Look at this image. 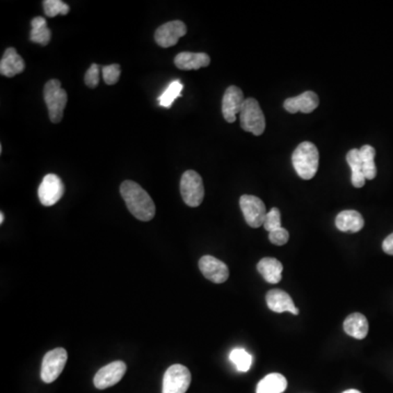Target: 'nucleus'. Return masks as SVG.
I'll return each instance as SVG.
<instances>
[{
  "label": "nucleus",
  "mask_w": 393,
  "mask_h": 393,
  "mask_svg": "<svg viewBox=\"0 0 393 393\" xmlns=\"http://www.w3.org/2000/svg\"><path fill=\"white\" fill-rule=\"evenodd\" d=\"M239 206L245 221L250 227L258 229L264 225L268 212L262 199L255 195H243L239 199Z\"/></svg>",
  "instance_id": "obj_8"
},
{
  "label": "nucleus",
  "mask_w": 393,
  "mask_h": 393,
  "mask_svg": "<svg viewBox=\"0 0 393 393\" xmlns=\"http://www.w3.org/2000/svg\"><path fill=\"white\" fill-rule=\"evenodd\" d=\"M245 97L239 86H231L226 89L222 99V114L227 122H234L236 116L241 113Z\"/></svg>",
  "instance_id": "obj_13"
},
{
  "label": "nucleus",
  "mask_w": 393,
  "mask_h": 393,
  "mask_svg": "<svg viewBox=\"0 0 393 393\" xmlns=\"http://www.w3.org/2000/svg\"><path fill=\"white\" fill-rule=\"evenodd\" d=\"M102 74H103L105 83L109 86H114L120 78V66L118 64H113L102 67Z\"/></svg>",
  "instance_id": "obj_29"
},
{
  "label": "nucleus",
  "mask_w": 393,
  "mask_h": 393,
  "mask_svg": "<svg viewBox=\"0 0 393 393\" xmlns=\"http://www.w3.org/2000/svg\"><path fill=\"white\" fill-rule=\"evenodd\" d=\"M51 38V32L47 26L45 18L35 17L33 20L31 21V42L46 46L49 45Z\"/></svg>",
  "instance_id": "obj_23"
},
{
  "label": "nucleus",
  "mask_w": 393,
  "mask_h": 393,
  "mask_svg": "<svg viewBox=\"0 0 393 393\" xmlns=\"http://www.w3.org/2000/svg\"><path fill=\"white\" fill-rule=\"evenodd\" d=\"M342 393H362V392H360V391L358 390H355V389H350V390L344 391V392Z\"/></svg>",
  "instance_id": "obj_33"
},
{
  "label": "nucleus",
  "mask_w": 393,
  "mask_h": 393,
  "mask_svg": "<svg viewBox=\"0 0 393 393\" xmlns=\"http://www.w3.org/2000/svg\"><path fill=\"white\" fill-rule=\"evenodd\" d=\"M127 371V366L122 360H117L109 365L104 366L97 371L94 377V386L99 390L115 386L120 383L124 377L125 373Z\"/></svg>",
  "instance_id": "obj_11"
},
{
  "label": "nucleus",
  "mask_w": 393,
  "mask_h": 393,
  "mask_svg": "<svg viewBox=\"0 0 393 393\" xmlns=\"http://www.w3.org/2000/svg\"><path fill=\"white\" fill-rule=\"evenodd\" d=\"M67 360H68V353L65 348H55L46 353L42 363V380L45 383H51L56 380L64 371Z\"/></svg>",
  "instance_id": "obj_6"
},
{
  "label": "nucleus",
  "mask_w": 393,
  "mask_h": 393,
  "mask_svg": "<svg viewBox=\"0 0 393 393\" xmlns=\"http://www.w3.org/2000/svg\"><path fill=\"white\" fill-rule=\"evenodd\" d=\"M266 305L272 312L282 314V312H289L293 314H300V310L295 307L292 297L289 296L287 292L282 289H271L266 293Z\"/></svg>",
  "instance_id": "obj_15"
},
{
  "label": "nucleus",
  "mask_w": 393,
  "mask_h": 393,
  "mask_svg": "<svg viewBox=\"0 0 393 393\" xmlns=\"http://www.w3.org/2000/svg\"><path fill=\"white\" fill-rule=\"evenodd\" d=\"M210 56L206 53L183 51L175 57V66L180 70H198L210 65Z\"/></svg>",
  "instance_id": "obj_16"
},
{
  "label": "nucleus",
  "mask_w": 393,
  "mask_h": 393,
  "mask_svg": "<svg viewBox=\"0 0 393 393\" xmlns=\"http://www.w3.org/2000/svg\"><path fill=\"white\" fill-rule=\"evenodd\" d=\"M292 162L297 175L302 179H312L319 166V151L317 147L308 141L300 143L293 152Z\"/></svg>",
  "instance_id": "obj_2"
},
{
  "label": "nucleus",
  "mask_w": 393,
  "mask_h": 393,
  "mask_svg": "<svg viewBox=\"0 0 393 393\" xmlns=\"http://www.w3.org/2000/svg\"><path fill=\"white\" fill-rule=\"evenodd\" d=\"M38 199L44 207L56 204L65 193L63 180L56 174H47L38 186Z\"/></svg>",
  "instance_id": "obj_9"
},
{
  "label": "nucleus",
  "mask_w": 393,
  "mask_h": 393,
  "mask_svg": "<svg viewBox=\"0 0 393 393\" xmlns=\"http://www.w3.org/2000/svg\"><path fill=\"white\" fill-rule=\"evenodd\" d=\"M289 234L287 230L283 229V227H280V229L274 230V231L270 232L269 239L273 245H277V246H283L285 243L289 241Z\"/></svg>",
  "instance_id": "obj_31"
},
{
  "label": "nucleus",
  "mask_w": 393,
  "mask_h": 393,
  "mask_svg": "<svg viewBox=\"0 0 393 393\" xmlns=\"http://www.w3.org/2000/svg\"><path fill=\"white\" fill-rule=\"evenodd\" d=\"M183 88V83L179 80L170 82L168 89L165 90L164 93L159 97L161 106L165 107V109L172 107L173 103L175 102V99L182 95Z\"/></svg>",
  "instance_id": "obj_25"
},
{
  "label": "nucleus",
  "mask_w": 393,
  "mask_h": 393,
  "mask_svg": "<svg viewBox=\"0 0 393 393\" xmlns=\"http://www.w3.org/2000/svg\"><path fill=\"white\" fill-rule=\"evenodd\" d=\"M44 101L49 109V118L54 124H58L64 116V109L68 101L67 92L61 88L57 79H51L44 86Z\"/></svg>",
  "instance_id": "obj_3"
},
{
  "label": "nucleus",
  "mask_w": 393,
  "mask_h": 393,
  "mask_svg": "<svg viewBox=\"0 0 393 393\" xmlns=\"http://www.w3.org/2000/svg\"><path fill=\"white\" fill-rule=\"evenodd\" d=\"M187 33V26L183 21L174 20L164 23L155 31L154 40L157 45L168 49L176 45L180 38Z\"/></svg>",
  "instance_id": "obj_10"
},
{
  "label": "nucleus",
  "mask_w": 393,
  "mask_h": 393,
  "mask_svg": "<svg viewBox=\"0 0 393 393\" xmlns=\"http://www.w3.org/2000/svg\"><path fill=\"white\" fill-rule=\"evenodd\" d=\"M120 195L130 214L140 221H151L155 216V204L152 198L139 184L125 180L120 185Z\"/></svg>",
  "instance_id": "obj_1"
},
{
  "label": "nucleus",
  "mask_w": 393,
  "mask_h": 393,
  "mask_svg": "<svg viewBox=\"0 0 393 393\" xmlns=\"http://www.w3.org/2000/svg\"><path fill=\"white\" fill-rule=\"evenodd\" d=\"M241 126L245 131L251 132L255 136H262L266 130V118L258 101L249 97L243 102L239 113Z\"/></svg>",
  "instance_id": "obj_4"
},
{
  "label": "nucleus",
  "mask_w": 393,
  "mask_h": 393,
  "mask_svg": "<svg viewBox=\"0 0 393 393\" xmlns=\"http://www.w3.org/2000/svg\"><path fill=\"white\" fill-rule=\"evenodd\" d=\"M365 221L362 214L355 210H345L337 214L335 218V226L339 231L358 233L363 229Z\"/></svg>",
  "instance_id": "obj_18"
},
{
  "label": "nucleus",
  "mask_w": 393,
  "mask_h": 393,
  "mask_svg": "<svg viewBox=\"0 0 393 393\" xmlns=\"http://www.w3.org/2000/svg\"><path fill=\"white\" fill-rule=\"evenodd\" d=\"M318 105L319 97L312 91L304 92L297 97H289L284 101L285 111L291 114H296L298 112L310 114L317 109Z\"/></svg>",
  "instance_id": "obj_14"
},
{
  "label": "nucleus",
  "mask_w": 393,
  "mask_h": 393,
  "mask_svg": "<svg viewBox=\"0 0 393 393\" xmlns=\"http://www.w3.org/2000/svg\"><path fill=\"white\" fill-rule=\"evenodd\" d=\"M343 329H344L345 333L350 335V337H355L358 340H363V339L367 337L368 329H369L367 318L363 314H360V312L351 314L344 320Z\"/></svg>",
  "instance_id": "obj_19"
},
{
  "label": "nucleus",
  "mask_w": 393,
  "mask_h": 393,
  "mask_svg": "<svg viewBox=\"0 0 393 393\" xmlns=\"http://www.w3.org/2000/svg\"><path fill=\"white\" fill-rule=\"evenodd\" d=\"M180 193L188 207L197 208L204 198L202 178L195 170H186L180 179Z\"/></svg>",
  "instance_id": "obj_5"
},
{
  "label": "nucleus",
  "mask_w": 393,
  "mask_h": 393,
  "mask_svg": "<svg viewBox=\"0 0 393 393\" xmlns=\"http://www.w3.org/2000/svg\"><path fill=\"white\" fill-rule=\"evenodd\" d=\"M24 69H26V63L17 53L15 49L9 47L6 49L3 58L0 61V74L11 78L24 72Z\"/></svg>",
  "instance_id": "obj_17"
},
{
  "label": "nucleus",
  "mask_w": 393,
  "mask_h": 393,
  "mask_svg": "<svg viewBox=\"0 0 393 393\" xmlns=\"http://www.w3.org/2000/svg\"><path fill=\"white\" fill-rule=\"evenodd\" d=\"M287 388V380L281 374L273 373L259 381L257 393H283Z\"/></svg>",
  "instance_id": "obj_22"
},
{
  "label": "nucleus",
  "mask_w": 393,
  "mask_h": 393,
  "mask_svg": "<svg viewBox=\"0 0 393 393\" xmlns=\"http://www.w3.org/2000/svg\"><path fill=\"white\" fill-rule=\"evenodd\" d=\"M264 227L266 231L272 232L274 230L282 227L281 224V212L279 209L272 208L271 210L266 214V220H264Z\"/></svg>",
  "instance_id": "obj_28"
},
{
  "label": "nucleus",
  "mask_w": 393,
  "mask_h": 393,
  "mask_svg": "<svg viewBox=\"0 0 393 393\" xmlns=\"http://www.w3.org/2000/svg\"><path fill=\"white\" fill-rule=\"evenodd\" d=\"M257 270L270 284H277L282 280L283 266L275 258H264L257 264Z\"/></svg>",
  "instance_id": "obj_20"
},
{
  "label": "nucleus",
  "mask_w": 393,
  "mask_h": 393,
  "mask_svg": "<svg viewBox=\"0 0 393 393\" xmlns=\"http://www.w3.org/2000/svg\"><path fill=\"white\" fill-rule=\"evenodd\" d=\"M346 162L352 170V184L354 187L362 188L365 185L366 177L363 170V163L360 159V149H352L346 154Z\"/></svg>",
  "instance_id": "obj_21"
},
{
  "label": "nucleus",
  "mask_w": 393,
  "mask_h": 393,
  "mask_svg": "<svg viewBox=\"0 0 393 393\" xmlns=\"http://www.w3.org/2000/svg\"><path fill=\"white\" fill-rule=\"evenodd\" d=\"M3 220H5V214L3 212H0V224L3 223Z\"/></svg>",
  "instance_id": "obj_34"
},
{
  "label": "nucleus",
  "mask_w": 393,
  "mask_h": 393,
  "mask_svg": "<svg viewBox=\"0 0 393 393\" xmlns=\"http://www.w3.org/2000/svg\"><path fill=\"white\" fill-rule=\"evenodd\" d=\"M230 360L235 364L237 371L241 373L248 371L251 367V362H252L250 354H248L243 348H235L232 351Z\"/></svg>",
  "instance_id": "obj_26"
},
{
  "label": "nucleus",
  "mask_w": 393,
  "mask_h": 393,
  "mask_svg": "<svg viewBox=\"0 0 393 393\" xmlns=\"http://www.w3.org/2000/svg\"><path fill=\"white\" fill-rule=\"evenodd\" d=\"M199 269L203 277L216 284H221L227 281L230 277L229 268L216 257L203 256L199 260Z\"/></svg>",
  "instance_id": "obj_12"
},
{
  "label": "nucleus",
  "mask_w": 393,
  "mask_h": 393,
  "mask_svg": "<svg viewBox=\"0 0 393 393\" xmlns=\"http://www.w3.org/2000/svg\"><path fill=\"white\" fill-rule=\"evenodd\" d=\"M191 383V374L185 366H170L163 379V393H186Z\"/></svg>",
  "instance_id": "obj_7"
},
{
  "label": "nucleus",
  "mask_w": 393,
  "mask_h": 393,
  "mask_svg": "<svg viewBox=\"0 0 393 393\" xmlns=\"http://www.w3.org/2000/svg\"><path fill=\"white\" fill-rule=\"evenodd\" d=\"M360 159L363 163V170L366 179L373 180L377 175V168L375 164V147L365 145L360 149Z\"/></svg>",
  "instance_id": "obj_24"
},
{
  "label": "nucleus",
  "mask_w": 393,
  "mask_h": 393,
  "mask_svg": "<svg viewBox=\"0 0 393 393\" xmlns=\"http://www.w3.org/2000/svg\"><path fill=\"white\" fill-rule=\"evenodd\" d=\"M43 7L49 18H54L58 15H66L70 11V7L61 0H44Z\"/></svg>",
  "instance_id": "obj_27"
},
{
  "label": "nucleus",
  "mask_w": 393,
  "mask_h": 393,
  "mask_svg": "<svg viewBox=\"0 0 393 393\" xmlns=\"http://www.w3.org/2000/svg\"><path fill=\"white\" fill-rule=\"evenodd\" d=\"M383 249L386 254L393 256V233L387 237L383 243Z\"/></svg>",
  "instance_id": "obj_32"
},
{
  "label": "nucleus",
  "mask_w": 393,
  "mask_h": 393,
  "mask_svg": "<svg viewBox=\"0 0 393 393\" xmlns=\"http://www.w3.org/2000/svg\"><path fill=\"white\" fill-rule=\"evenodd\" d=\"M84 82L91 89H95L99 86V67L97 64H92L90 68L86 70Z\"/></svg>",
  "instance_id": "obj_30"
}]
</instances>
